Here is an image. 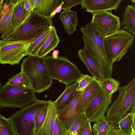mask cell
<instances>
[{
	"instance_id": "28",
	"label": "cell",
	"mask_w": 135,
	"mask_h": 135,
	"mask_svg": "<svg viewBox=\"0 0 135 135\" xmlns=\"http://www.w3.org/2000/svg\"><path fill=\"white\" fill-rule=\"evenodd\" d=\"M100 82L103 90L110 95L118 91L120 86L119 81L112 77L105 78Z\"/></svg>"
},
{
	"instance_id": "20",
	"label": "cell",
	"mask_w": 135,
	"mask_h": 135,
	"mask_svg": "<svg viewBox=\"0 0 135 135\" xmlns=\"http://www.w3.org/2000/svg\"><path fill=\"white\" fill-rule=\"evenodd\" d=\"M77 13L71 10L64 11L60 13V18L64 26V30L69 35L76 31L78 23Z\"/></svg>"
},
{
	"instance_id": "11",
	"label": "cell",
	"mask_w": 135,
	"mask_h": 135,
	"mask_svg": "<svg viewBox=\"0 0 135 135\" xmlns=\"http://www.w3.org/2000/svg\"><path fill=\"white\" fill-rule=\"evenodd\" d=\"M82 91L77 92L65 108L57 111V115L67 132L77 119L85 113Z\"/></svg>"
},
{
	"instance_id": "36",
	"label": "cell",
	"mask_w": 135,
	"mask_h": 135,
	"mask_svg": "<svg viewBox=\"0 0 135 135\" xmlns=\"http://www.w3.org/2000/svg\"><path fill=\"white\" fill-rule=\"evenodd\" d=\"M80 135H93L90 121L86 122Z\"/></svg>"
},
{
	"instance_id": "27",
	"label": "cell",
	"mask_w": 135,
	"mask_h": 135,
	"mask_svg": "<svg viewBox=\"0 0 135 135\" xmlns=\"http://www.w3.org/2000/svg\"><path fill=\"white\" fill-rule=\"evenodd\" d=\"M6 84L18 87L32 89L29 80L21 71L9 79Z\"/></svg>"
},
{
	"instance_id": "43",
	"label": "cell",
	"mask_w": 135,
	"mask_h": 135,
	"mask_svg": "<svg viewBox=\"0 0 135 135\" xmlns=\"http://www.w3.org/2000/svg\"><path fill=\"white\" fill-rule=\"evenodd\" d=\"M123 135H124L123 134Z\"/></svg>"
},
{
	"instance_id": "21",
	"label": "cell",
	"mask_w": 135,
	"mask_h": 135,
	"mask_svg": "<svg viewBox=\"0 0 135 135\" xmlns=\"http://www.w3.org/2000/svg\"><path fill=\"white\" fill-rule=\"evenodd\" d=\"M103 90L100 81L94 79L83 91L85 109L86 108L92 101Z\"/></svg>"
},
{
	"instance_id": "39",
	"label": "cell",
	"mask_w": 135,
	"mask_h": 135,
	"mask_svg": "<svg viewBox=\"0 0 135 135\" xmlns=\"http://www.w3.org/2000/svg\"><path fill=\"white\" fill-rule=\"evenodd\" d=\"M59 53V51L58 50H54L52 52V56L54 58H57L58 56Z\"/></svg>"
},
{
	"instance_id": "38",
	"label": "cell",
	"mask_w": 135,
	"mask_h": 135,
	"mask_svg": "<svg viewBox=\"0 0 135 135\" xmlns=\"http://www.w3.org/2000/svg\"><path fill=\"white\" fill-rule=\"evenodd\" d=\"M63 4V2L60 4L51 13L50 17L52 19L53 18L55 15L56 14L60 13L62 10V6Z\"/></svg>"
},
{
	"instance_id": "37",
	"label": "cell",
	"mask_w": 135,
	"mask_h": 135,
	"mask_svg": "<svg viewBox=\"0 0 135 135\" xmlns=\"http://www.w3.org/2000/svg\"><path fill=\"white\" fill-rule=\"evenodd\" d=\"M108 135H123L119 129L116 128L113 125Z\"/></svg>"
},
{
	"instance_id": "15",
	"label": "cell",
	"mask_w": 135,
	"mask_h": 135,
	"mask_svg": "<svg viewBox=\"0 0 135 135\" xmlns=\"http://www.w3.org/2000/svg\"><path fill=\"white\" fill-rule=\"evenodd\" d=\"M47 115L43 124L35 135H52L57 115L54 102L48 100Z\"/></svg>"
},
{
	"instance_id": "8",
	"label": "cell",
	"mask_w": 135,
	"mask_h": 135,
	"mask_svg": "<svg viewBox=\"0 0 135 135\" xmlns=\"http://www.w3.org/2000/svg\"><path fill=\"white\" fill-rule=\"evenodd\" d=\"M134 37L123 29L102 38L105 50L114 63L119 61L132 45Z\"/></svg>"
},
{
	"instance_id": "6",
	"label": "cell",
	"mask_w": 135,
	"mask_h": 135,
	"mask_svg": "<svg viewBox=\"0 0 135 135\" xmlns=\"http://www.w3.org/2000/svg\"><path fill=\"white\" fill-rule=\"evenodd\" d=\"M44 59L52 79L65 84L66 86L77 82L83 74L66 57L61 56L55 58L48 56Z\"/></svg>"
},
{
	"instance_id": "25",
	"label": "cell",
	"mask_w": 135,
	"mask_h": 135,
	"mask_svg": "<svg viewBox=\"0 0 135 135\" xmlns=\"http://www.w3.org/2000/svg\"><path fill=\"white\" fill-rule=\"evenodd\" d=\"M54 26H51L31 44L28 47L27 53L28 55L37 56L38 52L46 41Z\"/></svg>"
},
{
	"instance_id": "33",
	"label": "cell",
	"mask_w": 135,
	"mask_h": 135,
	"mask_svg": "<svg viewBox=\"0 0 135 135\" xmlns=\"http://www.w3.org/2000/svg\"><path fill=\"white\" fill-rule=\"evenodd\" d=\"M66 132L56 115L52 135H66Z\"/></svg>"
},
{
	"instance_id": "18",
	"label": "cell",
	"mask_w": 135,
	"mask_h": 135,
	"mask_svg": "<svg viewBox=\"0 0 135 135\" xmlns=\"http://www.w3.org/2000/svg\"><path fill=\"white\" fill-rule=\"evenodd\" d=\"M34 9L39 14L50 17L53 11L62 2V0H33Z\"/></svg>"
},
{
	"instance_id": "23",
	"label": "cell",
	"mask_w": 135,
	"mask_h": 135,
	"mask_svg": "<svg viewBox=\"0 0 135 135\" xmlns=\"http://www.w3.org/2000/svg\"><path fill=\"white\" fill-rule=\"evenodd\" d=\"M60 41V38L57 35L55 27L53 26L49 37L38 51L37 56L44 57L57 47Z\"/></svg>"
},
{
	"instance_id": "19",
	"label": "cell",
	"mask_w": 135,
	"mask_h": 135,
	"mask_svg": "<svg viewBox=\"0 0 135 135\" xmlns=\"http://www.w3.org/2000/svg\"><path fill=\"white\" fill-rule=\"evenodd\" d=\"M78 84V83L76 82L66 86L63 92L54 102L57 111L62 109L69 104L77 92V89Z\"/></svg>"
},
{
	"instance_id": "29",
	"label": "cell",
	"mask_w": 135,
	"mask_h": 135,
	"mask_svg": "<svg viewBox=\"0 0 135 135\" xmlns=\"http://www.w3.org/2000/svg\"><path fill=\"white\" fill-rule=\"evenodd\" d=\"M88 119L85 113L82 114L66 132V135H80Z\"/></svg>"
},
{
	"instance_id": "10",
	"label": "cell",
	"mask_w": 135,
	"mask_h": 135,
	"mask_svg": "<svg viewBox=\"0 0 135 135\" xmlns=\"http://www.w3.org/2000/svg\"><path fill=\"white\" fill-rule=\"evenodd\" d=\"M91 22L99 36L103 38L119 30L120 18L109 11L92 13Z\"/></svg>"
},
{
	"instance_id": "3",
	"label": "cell",
	"mask_w": 135,
	"mask_h": 135,
	"mask_svg": "<svg viewBox=\"0 0 135 135\" xmlns=\"http://www.w3.org/2000/svg\"><path fill=\"white\" fill-rule=\"evenodd\" d=\"M117 98L110 104L105 118L110 124H116L135 108V78L125 85L120 86Z\"/></svg>"
},
{
	"instance_id": "40",
	"label": "cell",
	"mask_w": 135,
	"mask_h": 135,
	"mask_svg": "<svg viewBox=\"0 0 135 135\" xmlns=\"http://www.w3.org/2000/svg\"><path fill=\"white\" fill-rule=\"evenodd\" d=\"M4 1V0H0V9Z\"/></svg>"
},
{
	"instance_id": "16",
	"label": "cell",
	"mask_w": 135,
	"mask_h": 135,
	"mask_svg": "<svg viewBox=\"0 0 135 135\" xmlns=\"http://www.w3.org/2000/svg\"><path fill=\"white\" fill-rule=\"evenodd\" d=\"M78 55L94 79L100 81L105 78L96 61L82 49L79 50Z\"/></svg>"
},
{
	"instance_id": "12",
	"label": "cell",
	"mask_w": 135,
	"mask_h": 135,
	"mask_svg": "<svg viewBox=\"0 0 135 135\" xmlns=\"http://www.w3.org/2000/svg\"><path fill=\"white\" fill-rule=\"evenodd\" d=\"M112 96L103 90L92 101L85 110L89 121L95 122L105 117L112 102Z\"/></svg>"
},
{
	"instance_id": "26",
	"label": "cell",
	"mask_w": 135,
	"mask_h": 135,
	"mask_svg": "<svg viewBox=\"0 0 135 135\" xmlns=\"http://www.w3.org/2000/svg\"><path fill=\"white\" fill-rule=\"evenodd\" d=\"M113 126L103 117L94 123L92 131L94 135H108Z\"/></svg>"
},
{
	"instance_id": "4",
	"label": "cell",
	"mask_w": 135,
	"mask_h": 135,
	"mask_svg": "<svg viewBox=\"0 0 135 135\" xmlns=\"http://www.w3.org/2000/svg\"><path fill=\"white\" fill-rule=\"evenodd\" d=\"M51 26L53 25L50 17L43 16L33 10L6 40L27 41L32 43Z\"/></svg>"
},
{
	"instance_id": "7",
	"label": "cell",
	"mask_w": 135,
	"mask_h": 135,
	"mask_svg": "<svg viewBox=\"0 0 135 135\" xmlns=\"http://www.w3.org/2000/svg\"><path fill=\"white\" fill-rule=\"evenodd\" d=\"M39 100L31 88L6 84L0 88V109L6 107L21 109Z\"/></svg>"
},
{
	"instance_id": "32",
	"label": "cell",
	"mask_w": 135,
	"mask_h": 135,
	"mask_svg": "<svg viewBox=\"0 0 135 135\" xmlns=\"http://www.w3.org/2000/svg\"><path fill=\"white\" fill-rule=\"evenodd\" d=\"M48 105V102L42 110L37 119L33 129L34 135L37 133L45 120L47 112Z\"/></svg>"
},
{
	"instance_id": "30",
	"label": "cell",
	"mask_w": 135,
	"mask_h": 135,
	"mask_svg": "<svg viewBox=\"0 0 135 135\" xmlns=\"http://www.w3.org/2000/svg\"><path fill=\"white\" fill-rule=\"evenodd\" d=\"M0 135H17L9 118L0 114Z\"/></svg>"
},
{
	"instance_id": "24",
	"label": "cell",
	"mask_w": 135,
	"mask_h": 135,
	"mask_svg": "<svg viewBox=\"0 0 135 135\" xmlns=\"http://www.w3.org/2000/svg\"><path fill=\"white\" fill-rule=\"evenodd\" d=\"M135 108H134L116 124L122 134L131 135L132 128L135 130Z\"/></svg>"
},
{
	"instance_id": "9",
	"label": "cell",
	"mask_w": 135,
	"mask_h": 135,
	"mask_svg": "<svg viewBox=\"0 0 135 135\" xmlns=\"http://www.w3.org/2000/svg\"><path fill=\"white\" fill-rule=\"evenodd\" d=\"M32 43L27 41L0 40V64L12 65L18 64L28 55V48Z\"/></svg>"
},
{
	"instance_id": "42",
	"label": "cell",
	"mask_w": 135,
	"mask_h": 135,
	"mask_svg": "<svg viewBox=\"0 0 135 135\" xmlns=\"http://www.w3.org/2000/svg\"><path fill=\"white\" fill-rule=\"evenodd\" d=\"M1 82L0 81V88L1 87Z\"/></svg>"
},
{
	"instance_id": "5",
	"label": "cell",
	"mask_w": 135,
	"mask_h": 135,
	"mask_svg": "<svg viewBox=\"0 0 135 135\" xmlns=\"http://www.w3.org/2000/svg\"><path fill=\"white\" fill-rule=\"evenodd\" d=\"M48 100H39L13 114L9 118L17 135H34V128L41 112Z\"/></svg>"
},
{
	"instance_id": "31",
	"label": "cell",
	"mask_w": 135,
	"mask_h": 135,
	"mask_svg": "<svg viewBox=\"0 0 135 135\" xmlns=\"http://www.w3.org/2000/svg\"><path fill=\"white\" fill-rule=\"evenodd\" d=\"M94 79L92 77L88 75L82 74L81 76L77 81L79 83L77 91H83Z\"/></svg>"
},
{
	"instance_id": "14",
	"label": "cell",
	"mask_w": 135,
	"mask_h": 135,
	"mask_svg": "<svg viewBox=\"0 0 135 135\" xmlns=\"http://www.w3.org/2000/svg\"><path fill=\"white\" fill-rule=\"evenodd\" d=\"M122 2V0H81L82 8L87 12H96L117 11Z\"/></svg>"
},
{
	"instance_id": "13",
	"label": "cell",
	"mask_w": 135,
	"mask_h": 135,
	"mask_svg": "<svg viewBox=\"0 0 135 135\" xmlns=\"http://www.w3.org/2000/svg\"><path fill=\"white\" fill-rule=\"evenodd\" d=\"M17 0H5L0 9V38L6 40L13 32L11 21L14 5Z\"/></svg>"
},
{
	"instance_id": "34",
	"label": "cell",
	"mask_w": 135,
	"mask_h": 135,
	"mask_svg": "<svg viewBox=\"0 0 135 135\" xmlns=\"http://www.w3.org/2000/svg\"><path fill=\"white\" fill-rule=\"evenodd\" d=\"M81 0H62V9L64 11L71 10L74 6L81 4Z\"/></svg>"
},
{
	"instance_id": "41",
	"label": "cell",
	"mask_w": 135,
	"mask_h": 135,
	"mask_svg": "<svg viewBox=\"0 0 135 135\" xmlns=\"http://www.w3.org/2000/svg\"><path fill=\"white\" fill-rule=\"evenodd\" d=\"M131 135H135V130L133 128L132 129V132Z\"/></svg>"
},
{
	"instance_id": "1",
	"label": "cell",
	"mask_w": 135,
	"mask_h": 135,
	"mask_svg": "<svg viewBox=\"0 0 135 135\" xmlns=\"http://www.w3.org/2000/svg\"><path fill=\"white\" fill-rule=\"evenodd\" d=\"M80 30L84 44L82 49L96 61L105 78L112 77L114 63L105 50L102 38L96 32L91 22Z\"/></svg>"
},
{
	"instance_id": "17",
	"label": "cell",
	"mask_w": 135,
	"mask_h": 135,
	"mask_svg": "<svg viewBox=\"0 0 135 135\" xmlns=\"http://www.w3.org/2000/svg\"><path fill=\"white\" fill-rule=\"evenodd\" d=\"M25 0H17L13 8L11 18L12 28L13 31L28 18L31 12L24 9Z\"/></svg>"
},
{
	"instance_id": "35",
	"label": "cell",
	"mask_w": 135,
	"mask_h": 135,
	"mask_svg": "<svg viewBox=\"0 0 135 135\" xmlns=\"http://www.w3.org/2000/svg\"><path fill=\"white\" fill-rule=\"evenodd\" d=\"M33 0H25L24 4V9L27 11L31 12L34 9Z\"/></svg>"
},
{
	"instance_id": "2",
	"label": "cell",
	"mask_w": 135,
	"mask_h": 135,
	"mask_svg": "<svg viewBox=\"0 0 135 135\" xmlns=\"http://www.w3.org/2000/svg\"><path fill=\"white\" fill-rule=\"evenodd\" d=\"M21 72L29 80L35 93H40L49 89L52 84L44 57L29 55L23 59Z\"/></svg>"
},
{
	"instance_id": "22",
	"label": "cell",
	"mask_w": 135,
	"mask_h": 135,
	"mask_svg": "<svg viewBox=\"0 0 135 135\" xmlns=\"http://www.w3.org/2000/svg\"><path fill=\"white\" fill-rule=\"evenodd\" d=\"M133 4L126 7L122 16L123 21L120 22V25L123 26V29L135 37V8Z\"/></svg>"
}]
</instances>
